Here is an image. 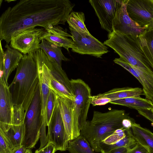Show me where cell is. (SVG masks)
<instances>
[{
  "label": "cell",
  "mask_w": 153,
  "mask_h": 153,
  "mask_svg": "<svg viewBox=\"0 0 153 153\" xmlns=\"http://www.w3.org/2000/svg\"><path fill=\"white\" fill-rule=\"evenodd\" d=\"M75 6L69 0H20L0 16V40L8 44L24 30L40 26L47 30L65 25Z\"/></svg>",
  "instance_id": "6da1fadb"
},
{
  "label": "cell",
  "mask_w": 153,
  "mask_h": 153,
  "mask_svg": "<svg viewBox=\"0 0 153 153\" xmlns=\"http://www.w3.org/2000/svg\"><path fill=\"white\" fill-rule=\"evenodd\" d=\"M39 82L33 53L23 55L13 81L9 86L14 105L22 106L26 113Z\"/></svg>",
  "instance_id": "7a4b0ae2"
},
{
  "label": "cell",
  "mask_w": 153,
  "mask_h": 153,
  "mask_svg": "<svg viewBox=\"0 0 153 153\" xmlns=\"http://www.w3.org/2000/svg\"><path fill=\"white\" fill-rule=\"evenodd\" d=\"M131 117L124 110L111 109L102 113L94 111L91 121H87L80 135L87 140L94 151L101 152L100 142L116 130L124 127V120Z\"/></svg>",
  "instance_id": "3957f363"
},
{
  "label": "cell",
  "mask_w": 153,
  "mask_h": 153,
  "mask_svg": "<svg viewBox=\"0 0 153 153\" xmlns=\"http://www.w3.org/2000/svg\"><path fill=\"white\" fill-rule=\"evenodd\" d=\"M104 44L132 65L153 71V65L141 46L138 36L123 34L113 30Z\"/></svg>",
  "instance_id": "277c9868"
},
{
  "label": "cell",
  "mask_w": 153,
  "mask_h": 153,
  "mask_svg": "<svg viewBox=\"0 0 153 153\" xmlns=\"http://www.w3.org/2000/svg\"><path fill=\"white\" fill-rule=\"evenodd\" d=\"M43 120L42 98L40 82L26 112L22 145L27 149L34 148L40 138Z\"/></svg>",
  "instance_id": "5b68a950"
},
{
  "label": "cell",
  "mask_w": 153,
  "mask_h": 153,
  "mask_svg": "<svg viewBox=\"0 0 153 153\" xmlns=\"http://www.w3.org/2000/svg\"><path fill=\"white\" fill-rule=\"evenodd\" d=\"M73 40L71 51L81 54L101 58L109 51L108 47L91 34L78 32L69 27Z\"/></svg>",
  "instance_id": "8992f818"
},
{
  "label": "cell",
  "mask_w": 153,
  "mask_h": 153,
  "mask_svg": "<svg viewBox=\"0 0 153 153\" xmlns=\"http://www.w3.org/2000/svg\"><path fill=\"white\" fill-rule=\"evenodd\" d=\"M71 90L74 96V101L81 130L85 124L90 105L91 89L88 85L80 79L70 80Z\"/></svg>",
  "instance_id": "52a82bcc"
},
{
  "label": "cell",
  "mask_w": 153,
  "mask_h": 153,
  "mask_svg": "<svg viewBox=\"0 0 153 153\" xmlns=\"http://www.w3.org/2000/svg\"><path fill=\"white\" fill-rule=\"evenodd\" d=\"M46 31L43 28L33 27L24 30L12 39L10 46L23 55L34 53L39 49L41 38Z\"/></svg>",
  "instance_id": "ba28073f"
},
{
  "label": "cell",
  "mask_w": 153,
  "mask_h": 153,
  "mask_svg": "<svg viewBox=\"0 0 153 153\" xmlns=\"http://www.w3.org/2000/svg\"><path fill=\"white\" fill-rule=\"evenodd\" d=\"M126 10L131 19L141 27L153 28V0H128Z\"/></svg>",
  "instance_id": "9c48e42d"
},
{
  "label": "cell",
  "mask_w": 153,
  "mask_h": 153,
  "mask_svg": "<svg viewBox=\"0 0 153 153\" xmlns=\"http://www.w3.org/2000/svg\"><path fill=\"white\" fill-rule=\"evenodd\" d=\"M56 96L67 138L72 140L79 136L80 131L74 101Z\"/></svg>",
  "instance_id": "30bf717a"
},
{
  "label": "cell",
  "mask_w": 153,
  "mask_h": 153,
  "mask_svg": "<svg viewBox=\"0 0 153 153\" xmlns=\"http://www.w3.org/2000/svg\"><path fill=\"white\" fill-rule=\"evenodd\" d=\"M48 127V143L53 144L56 151L67 150L69 140L56 99L54 110Z\"/></svg>",
  "instance_id": "8fae6325"
},
{
  "label": "cell",
  "mask_w": 153,
  "mask_h": 153,
  "mask_svg": "<svg viewBox=\"0 0 153 153\" xmlns=\"http://www.w3.org/2000/svg\"><path fill=\"white\" fill-rule=\"evenodd\" d=\"M123 0H90L101 27L108 33L113 31L112 22Z\"/></svg>",
  "instance_id": "7c38bea8"
},
{
  "label": "cell",
  "mask_w": 153,
  "mask_h": 153,
  "mask_svg": "<svg viewBox=\"0 0 153 153\" xmlns=\"http://www.w3.org/2000/svg\"><path fill=\"white\" fill-rule=\"evenodd\" d=\"M0 129L6 132L13 125V104L9 86L0 74Z\"/></svg>",
  "instance_id": "4fadbf2b"
},
{
  "label": "cell",
  "mask_w": 153,
  "mask_h": 153,
  "mask_svg": "<svg viewBox=\"0 0 153 153\" xmlns=\"http://www.w3.org/2000/svg\"><path fill=\"white\" fill-rule=\"evenodd\" d=\"M128 0H123L118 9L112 22L114 31L126 35L138 36L145 29L141 27L130 17L127 13L126 6Z\"/></svg>",
  "instance_id": "5bb4252c"
},
{
  "label": "cell",
  "mask_w": 153,
  "mask_h": 153,
  "mask_svg": "<svg viewBox=\"0 0 153 153\" xmlns=\"http://www.w3.org/2000/svg\"><path fill=\"white\" fill-rule=\"evenodd\" d=\"M71 37V35L67 33L66 28L64 29L58 25L47 30L41 39L46 40L58 47H63L69 52V48H72L73 44Z\"/></svg>",
  "instance_id": "9a60e30c"
},
{
  "label": "cell",
  "mask_w": 153,
  "mask_h": 153,
  "mask_svg": "<svg viewBox=\"0 0 153 153\" xmlns=\"http://www.w3.org/2000/svg\"><path fill=\"white\" fill-rule=\"evenodd\" d=\"M6 48L3 57L4 76L6 83L8 85V80L11 73L18 66L23 55L18 50L6 44Z\"/></svg>",
  "instance_id": "2e32d148"
},
{
  "label": "cell",
  "mask_w": 153,
  "mask_h": 153,
  "mask_svg": "<svg viewBox=\"0 0 153 153\" xmlns=\"http://www.w3.org/2000/svg\"><path fill=\"white\" fill-rule=\"evenodd\" d=\"M36 52L43 62L50 69L53 76L73 94L70 80L62 67L50 59L41 49H39Z\"/></svg>",
  "instance_id": "e0dca14e"
},
{
  "label": "cell",
  "mask_w": 153,
  "mask_h": 153,
  "mask_svg": "<svg viewBox=\"0 0 153 153\" xmlns=\"http://www.w3.org/2000/svg\"><path fill=\"white\" fill-rule=\"evenodd\" d=\"M98 95L110 99L111 101L129 97H137L144 95L143 89L139 87H124L115 88Z\"/></svg>",
  "instance_id": "ac0fdd59"
},
{
  "label": "cell",
  "mask_w": 153,
  "mask_h": 153,
  "mask_svg": "<svg viewBox=\"0 0 153 153\" xmlns=\"http://www.w3.org/2000/svg\"><path fill=\"white\" fill-rule=\"evenodd\" d=\"M131 129L136 142L144 146L148 153H153V133L135 123L132 124Z\"/></svg>",
  "instance_id": "d6986e66"
},
{
  "label": "cell",
  "mask_w": 153,
  "mask_h": 153,
  "mask_svg": "<svg viewBox=\"0 0 153 153\" xmlns=\"http://www.w3.org/2000/svg\"><path fill=\"white\" fill-rule=\"evenodd\" d=\"M128 107L137 110L138 109L152 110L153 104L152 101L140 96L133 97L112 101L110 102Z\"/></svg>",
  "instance_id": "ffe728a7"
},
{
  "label": "cell",
  "mask_w": 153,
  "mask_h": 153,
  "mask_svg": "<svg viewBox=\"0 0 153 153\" xmlns=\"http://www.w3.org/2000/svg\"><path fill=\"white\" fill-rule=\"evenodd\" d=\"M39 48L44 51L50 59L61 67L62 61L70 60L63 54L61 47L56 46L46 40L43 39L41 40Z\"/></svg>",
  "instance_id": "44dd1931"
},
{
  "label": "cell",
  "mask_w": 153,
  "mask_h": 153,
  "mask_svg": "<svg viewBox=\"0 0 153 153\" xmlns=\"http://www.w3.org/2000/svg\"><path fill=\"white\" fill-rule=\"evenodd\" d=\"M131 66L140 79L146 98L152 101L153 99V71Z\"/></svg>",
  "instance_id": "7402d4cb"
},
{
  "label": "cell",
  "mask_w": 153,
  "mask_h": 153,
  "mask_svg": "<svg viewBox=\"0 0 153 153\" xmlns=\"http://www.w3.org/2000/svg\"><path fill=\"white\" fill-rule=\"evenodd\" d=\"M25 129L24 123L19 125H13L6 132L0 129L12 148H14L22 145Z\"/></svg>",
  "instance_id": "603a6c76"
},
{
  "label": "cell",
  "mask_w": 153,
  "mask_h": 153,
  "mask_svg": "<svg viewBox=\"0 0 153 153\" xmlns=\"http://www.w3.org/2000/svg\"><path fill=\"white\" fill-rule=\"evenodd\" d=\"M67 150L70 153H94L87 140L80 135L69 141Z\"/></svg>",
  "instance_id": "cb8c5ba5"
},
{
  "label": "cell",
  "mask_w": 153,
  "mask_h": 153,
  "mask_svg": "<svg viewBox=\"0 0 153 153\" xmlns=\"http://www.w3.org/2000/svg\"><path fill=\"white\" fill-rule=\"evenodd\" d=\"M85 20L84 14L82 12H72L69 15L67 22L69 27L76 31L90 35L85 24Z\"/></svg>",
  "instance_id": "d4e9b609"
},
{
  "label": "cell",
  "mask_w": 153,
  "mask_h": 153,
  "mask_svg": "<svg viewBox=\"0 0 153 153\" xmlns=\"http://www.w3.org/2000/svg\"><path fill=\"white\" fill-rule=\"evenodd\" d=\"M139 37L144 51L153 65V28L145 30Z\"/></svg>",
  "instance_id": "484cf974"
},
{
  "label": "cell",
  "mask_w": 153,
  "mask_h": 153,
  "mask_svg": "<svg viewBox=\"0 0 153 153\" xmlns=\"http://www.w3.org/2000/svg\"><path fill=\"white\" fill-rule=\"evenodd\" d=\"M49 89L56 96L67 98L74 100V94L70 93L62 84L52 76L49 85Z\"/></svg>",
  "instance_id": "4316f807"
},
{
  "label": "cell",
  "mask_w": 153,
  "mask_h": 153,
  "mask_svg": "<svg viewBox=\"0 0 153 153\" xmlns=\"http://www.w3.org/2000/svg\"><path fill=\"white\" fill-rule=\"evenodd\" d=\"M26 112L21 105H14L13 108V125H19L24 123Z\"/></svg>",
  "instance_id": "83f0119b"
},
{
  "label": "cell",
  "mask_w": 153,
  "mask_h": 153,
  "mask_svg": "<svg viewBox=\"0 0 153 153\" xmlns=\"http://www.w3.org/2000/svg\"><path fill=\"white\" fill-rule=\"evenodd\" d=\"M46 110V124L48 126L54 110L56 102V96L50 89Z\"/></svg>",
  "instance_id": "f1b7e54d"
},
{
  "label": "cell",
  "mask_w": 153,
  "mask_h": 153,
  "mask_svg": "<svg viewBox=\"0 0 153 153\" xmlns=\"http://www.w3.org/2000/svg\"><path fill=\"white\" fill-rule=\"evenodd\" d=\"M114 62L127 71L134 76L141 83V81L138 74L131 65L128 63L123 58L120 57L119 58H115L114 60Z\"/></svg>",
  "instance_id": "f546056e"
},
{
  "label": "cell",
  "mask_w": 153,
  "mask_h": 153,
  "mask_svg": "<svg viewBox=\"0 0 153 153\" xmlns=\"http://www.w3.org/2000/svg\"><path fill=\"white\" fill-rule=\"evenodd\" d=\"M89 102L93 106L100 105H105L111 101L108 98L99 96L98 94L91 96L90 97Z\"/></svg>",
  "instance_id": "4dcf8cb0"
},
{
  "label": "cell",
  "mask_w": 153,
  "mask_h": 153,
  "mask_svg": "<svg viewBox=\"0 0 153 153\" xmlns=\"http://www.w3.org/2000/svg\"><path fill=\"white\" fill-rule=\"evenodd\" d=\"M13 149L5 137L0 132V153H12Z\"/></svg>",
  "instance_id": "1f68e13d"
},
{
  "label": "cell",
  "mask_w": 153,
  "mask_h": 153,
  "mask_svg": "<svg viewBox=\"0 0 153 153\" xmlns=\"http://www.w3.org/2000/svg\"><path fill=\"white\" fill-rule=\"evenodd\" d=\"M56 151L53 144L51 143H48L44 147L36 150L34 153H55Z\"/></svg>",
  "instance_id": "d6a6232c"
},
{
  "label": "cell",
  "mask_w": 153,
  "mask_h": 153,
  "mask_svg": "<svg viewBox=\"0 0 153 153\" xmlns=\"http://www.w3.org/2000/svg\"><path fill=\"white\" fill-rule=\"evenodd\" d=\"M128 153H148V152L144 146L137 142L134 147L130 148Z\"/></svg>",
  "instance_id": "836d02e7"
},
{
  "label": "cell",
  "mask_w": 153,
  "mask_h": 153,
  "mask_svg": "<svg viewBox=\"0 0 153 153\" xmlns=\"http://www.w3.org/2000/svg\"><path fill=\"white\" fill-rule=\"evenodd\" d=\"M137 110L139 114L153 124V112L151 110L138 109Z\"/></svg>",
  "instance_id": "e575fe53"
},
{
  "label": "cell",
  "mask_w": 153,
  "mask_h": 153,
  "mask_svg": "<svg viewBox=\"0 0 153 153\" xmlns=\"http://www.w3.org/2000/svg\"><path fill=\"white\" fill-rule=\"evenodd\" d=\"M130 148L125 147L118 148L113 149L109 153H128Z\"/></svg>",
  "instance_id": "d590c367"
},
{
  "label": "cell",
  "mask_w": 153,
  "mask_h": 153,
  "mask_svg": "<svg viewBox=\"0 0 153 153\" xmlns=\"http://www.w3.org/2000/svg\"><path fill=\"white\" fill-rule=\"evenodd\" d=\"M27 149L23 145L14 148L12 153H26Z\"/></svg>",
  "instance_id": "8d00e7d4"
},
{
  "label": "cell",
  "mask_w": 153,
  "mask_h": 153,
  "mask_svg": "<svg viewBox=\"0 0 153 153\" xmlns=\"http://www.w3.org/2000/svg\"><path fill=\"white\" fill-rule=\"evenodd\" d=\"M26 153H32V152L30 149H27Z\"/></svg>",
  "instance_id": "74e56055"
},
{
  "label": "cell",
  "mask_w": 153,
  "mask_h": 153,
  "mask_svg": "<svg viewBox=\"0 0 153 153\" xmlns=\"http://www.w3.org/2000/svg\"><path fill=\"white\" fill-rule=\"evenodd\" d=\"M16 0H5V1H7L8 3L10 2L11 1H15Z\"/></svg>",
  "instance_id": "f35d334b"
},
{
  "label": "cell",
  "mask_w": 153,
  "mask_h": 153,
  "mask_svg": "<svg viewBox=\"0 0 153 153\" xmlns=\"http://www.w3.org/2000/svg\"><path fill=\"white\" fill-rule=\"evenodd\" d=\"M2 1H3V0H0V7H1V3H2Z\"/></svg>",
  "instance_id": "ab89813d"
},
{
  "label": "cell",
  "mask_w": 153,
  "mask_h": 153,
  "mask_svg": "<svg viewBox=\"0 0 153 153\" xmlns=\"http://www.w3.org/2000/svg\"><path fill=\"white\" fill-rule=\"evenodd\" d=\"M151 110L153 112V108Z\"/></svg>",
  "instance_id": "60d3db41"
},
{
  "label": "cell",
  "mask_w": 153,
  "mask_h": 153,
  "mask_svg": "<svg viewBox=\"0 0 153 153\" xmlns=\"http://www.w3.org/2000/svg\"><path fill=\"white\" fill-rule=\"evenodd\" d=\"M152 103L153 104V99L152 100Z\"/></svg>",
  "instance_id": "b9f144b4"
}]
</instances>
